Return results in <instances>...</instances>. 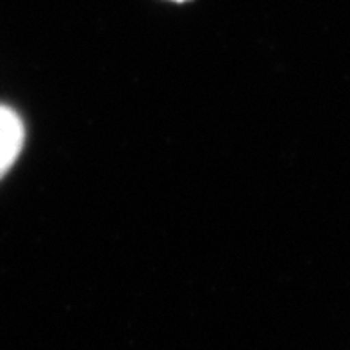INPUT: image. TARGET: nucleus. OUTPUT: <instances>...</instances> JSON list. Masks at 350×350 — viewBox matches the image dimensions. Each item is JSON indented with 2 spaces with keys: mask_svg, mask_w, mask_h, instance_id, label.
Here are the masks:
<instances>
[{
  "mask_svg": "<svg viewBox=\"0 0 350 350\" xmlns=\"http://www.w3.org/2000/svg\"><path fill=\"white\" fill-rule=\"evenodd\" d=\"M25 142V127L16 111L0 106V179L18 159Z\"/></svg>",
  "mask_w": 350,
  "mask_h": 350,
  "instance_id": "obj_1",
  "label": "nucleus"
},
{
  "mask_svg": "<svg viewBox=\"0 0 350 350\" xmlns=\"http://www.w3.org/2000/svg\"><path fill=\"white\" fill-rule=\"evenodd\" d=\"M174 2H186V0H174Z\"/></svg>",
  "mask_w": 350,
  "mask_h": 350,
  "instance_id": "obj_2",
  "label": "nucleus"
}]
</instances>
